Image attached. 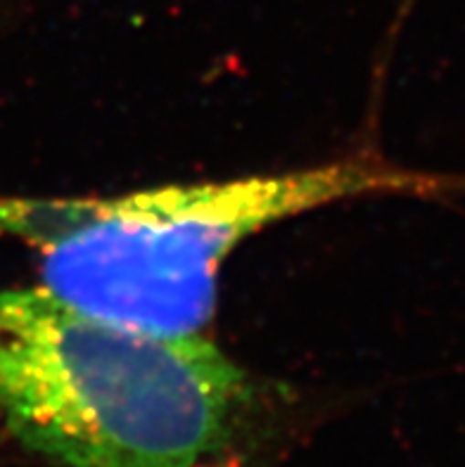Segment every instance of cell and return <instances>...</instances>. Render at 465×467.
<instances>
[{
  "label": "cell",
  "mask_w": 465,
  "mask_h": 467,
  "mask_svg": "<svg viewBox=\"0 0 465 467\" xmlns=\"http://www.w3.org/2000/svg\"><path fill=\"white\" fill-rule=\"evenodd\" d=\"M254 387L217 344L93 316L46 287H0V415L55 467H217Z\"/></svg>",
  "instance_id": "cell-2"
},
{
  "label": "cell",
  "mask_w": 465,
  "mask_h": 467,
  "mask_svg": "<svg viewBox=\"0 0 465 467\" xmlns=\"http://www.w3.org/2000/svg\"><path fill=\"white\" fill-rule=\"evenodd\" d=\"M368 195H465V176L352 157L114 197H0V233L38 252L43 287L59 299L138 330L197 335L214 318L218 273L242 240Z\"/></svg>",
  "instance_id": "cell-1"
}]
</instances>
